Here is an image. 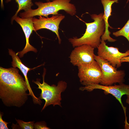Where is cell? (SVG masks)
<instances>
[{"label":"cell","mask_w":129,"mask_h":129,"mask_svg":"<svg viewBox=\"0 0 129 129\" xmlns=\"http://www.w3.org/2000/svg\"><path fill=\"white\" fill-rule=\"evenodd\" d=\"M19 71L13 67H0V98L6 106L21 107L28 100V86Z\"/></svg>","instance_id":"6da1fadb"},{"label":"cell","mask_w":129,"mask_h":129,"mask_svg":"<svg viewBox=\"0 0 129 129\" xmlns=\"http://www.w3.org/2000/svg\"><path fill=\"white\" fill-rule=\"evenodd\" d=\"M103 15V13L98 15H91V18L94 21L85 23L86 28L83 35L79 38L75 37L69 39V42L73 47L86 44L94 48H97L101 43V37L104 34L105 29Z\"/></svg>","instance_id":"7a4b0ae2"},{"label":"cell","mask_w":129,"mask_h":129,"mask_svg":"<svg viewBox=\"0 0 129 129\" xmlns=\"http://www.w3.org/2000/svg\"><path fill=\"white\" fill-rule=\"evenodd\" d=\"M71 0H53L46 3L36 2L35 3L38 6L37 8L34 10L31 9L27 11L20 13L19 16L21 18H24L36 16L47 18L50 15L59 14V11L63 10L67 13L73 16L76 13V9L75 5L70 3Z\"/></svg>","instance_id":"3957f363"},{"label":"cell","mask_w":129,"mask_h":129,"mask_svg":"<svg viewBox=\"0 0 129 129\" xmlns=\"http://www.w3.org/2000/svg\"><path fill=\"white\" fill-rule=\"evenodd\" d=\"M45 73L44 72L43 75L42 83L40 82L39 79H37L36 81H32L33 82L38 86V88L41 90L39 98L44 99L45 101L41 111L47 107L51 105H52L54 106L58 105L61 107V94L65 91L67 87L66 82L62 81H59L57 86L54 85L51 86L48 85L44 81Z\"/></svg>","instance_id":"277c9868"},{"label":"cell","mask_w":129,"mask_h":129,"mask_svg":"<svg viewBox=\"0 0 129 129\" xmlns=\"http://www.w3.org/2000/svg\"><path fill=\"white\" fill-rule=\"evenodd\" d=\"M95 59L99 65L102 71L100 84L109 86L116 83L120 84L124 82L126 74L124 70H117V68L98 55H95Z\"/></svg>","instance_id":"5b68a950"},{"label":"cell","mask_w":129,"mask_h":129,"mask_svg":"<svg viewBox=\"0 0 129 129\" xmlns=\"http://www.w3.org/2000/svg\"><path fill=\"white\" fill-rule=\"evenodd\" d=\"M95 89L103 90L105 94H111L118 101L123 108L125 114V128L129 129V123L127 121L126 114V108L124 106L121 100V98L123 95H129V85L125 84L123 83L118 85L105 86L100 84H91L79 88L80 90H86L89 91H92Z\"/></svg>","instance_id":"8992f818"},{"label":"cell","mask_w":129,"mask_h":129,"mask_svg":"<svg viewBox=\"0 0 129 129\" xmlns=\"http://www.w3.org/2000/svg\"><path fill=\"white\" fill-rule=\"evenodd\" d=\"M78 76L81 83L84 86L91 84H99L102 72L100 66L95 60L91 63L78 67Z\"/></svg>","instance_id":"52a82bcc"},{"label":"cell","mask_w":129,"mask_h":129,"mask_svg":"<svg viewBox=\"0 0 129 129\" xmlns=\"http://www.w3.org/2000/svg\"><path fill=\"white\" fill-rule=\"evenodd\" d=\"M97 48L98 55L117 68L121 66V59L129 55V49L125 53L121 52L118 48L108 46L105 41L103 40H101Z\"/></svg>","instance_id":"ba28073f"},{"label":"cell","mask_w":129,"mask_h":129,"mask_svg":"<svg viewBox=\"0 0 129 129\" xmlns=\"http://www.w3.org/2000/svg\"><path fill=\"white\" fill-rule=\"evenodd\" d=\"M94 48L86 44L76 47L70 55V62L78 67L91 63L95 60Z\"/></svg>","instance_id":"9c48e42d"},{"label":"cell","mask_w":129,"mask_h":129,"mask_svg":"<svg viewBox=\"0 0 129 129\" xmlns=\"http://www.w3.org/2000/svg\"><path fill=\"white\" fill-rule=\"evenodd\" d=\"M65 17L64 15L61 14L53 15L50 17L39 16L37 19L33 17L32 21L35 31L42 29H46L51 31L56 34L59 43L60 44L61 40L59 32V25Z\"/></svg>","instance_id":"30bf717a"},{"label":"cell","mask_w":129,"mask_h":129,"mask_svg":"<svg viewBox=\"0 0 129 129\" xmlns=\"http://www.w3.org/2000/svg\"><path fill=\"white\" fill-rule=\"evenodd\" d=\"M33 17L24 18L17 16L14 19L22 29L26 40V44L24 49L22 51L16 53L20 58L22 57L25 54L29 51H32L35 52H37L36 49L30 44L29 43V38L32 31H35L32 21Z\"/></svg>","instance_id":"8fae6325"},{"label":"cell","mask_w":129,"mask_h":129,"mask_svg":"<svg viewBox=\"0 0 129 129\" xmlns=\"http://www.w3.org/2000/svg\"><path fill=\"white\" fill-rule=\"evenodd\" d=\"M8 50L9 54L11 56L12 59V66L13 67H17L19 69L24 76L25 80L27 83L28 89V95L31 96L32 97L34 103L40 105L42 102L40 99L34 95L29 84L27 76L28 72L30 69L25 66L22 63L19 57L14 51L11 49H9Z\"/></svg>","instance_id":"7c38bea8"},{"label":"cell","mask_w":129,"mask_h":129,"mask_svg":"<svg viewBox=\"0 0 129 129\" xmlns=\"http://www.w3.org/2000/svg\"><path fill=\"white\" fill-rule=\"evenodd\" d=\"M118 0H101L104 9L103 16L105 24V29L104 34L101 37V39L103 41L107 40L108 42H114L117 40L111 37L110 35L111 32L109 31L108 28H112L109 25L108 20L109 17L111 15L112 6L115 2L118 3ZM129 0H128V1Z\"/></svg>","instance_id":"4fadbf2b"},{"label":"cell","mask_w":129,"mask_h":129,"mask_svg":"<svg viewBox=\"0 0 129 129\" xmlns=\"http://www.w3.org/2000/svg\"><path fill=\"white\" fill-rule=\"evenodd\" d=\"M11 0H6V3H8ZM18 4V9L15 14L12 17L11 19V23H13V21L17 16L19 12L22 10H24L25 11H27L31 9V7L33 5L32 0H15Z\"/></svg>","instance_id":"5bb4252c"},{"label":"cell","mask_w":129,"mask_h":129,"mask_svg":"<svg viewBox=\"0 0 129 129\" xmlns=\"http://www.w3.org/2000/svg\"><path fill=\"white\" fill-rule=\"evenodd\" d=\"M113 35L116 37L123 36L126 38L129 42V24L127 22L120 30L113 32Z\"/></svg>","instance_id":"9a60e30c"},{"label":"cell","mask_w":129,"mask_h":129,"mask_svg":"<svg viewBox=\"0 0 129 129\" xmlns=\"http://www.w3.org/2000/svg\"><path fill=\"white\" fill-rule=\"evenodd\" d=\"M16 120L21 129H34V121L25 122L20 119Z\"/></svg>","instance_id":"2e32d148"},{"label":"cell","mask_w":129,"mask_h":129,"mask_svg":"<svg viewBox=\"0 0 129 129\" xmlns=\"http://www.w3.org/2000/svg\"><path fill=\"white\" fill-rule=\"evenodd\" d=\"M34 129H49L45 122L43 121L36 122L34 123Z\"/></svg>","instance_id":"e0dca14e"},{"label":"cell","mask_w":129,"mask_h":129,"mask_svg":"<svg viewBox=\"0 0 129 129\" xmlns=\"http://www.w3.org/2000/svg\"><path fill=\"white\" fill-rule=\"evenodd\" d=\"M3 115L2 113H0V129H8L7 124L9 123L6 122L4 121L2 118Z\"/></svg>","instance_id":"ac0fdd59"},{"label":"cell","mask_w":129,"mask_h":129,"mask_svg":"<svg viewBox=\"0 0 129 129\" xmlns=\"http://www.w3.org/2000/svg\"><path fill=\"white\" fill-rule=\"evenodd\" d=\"M121 63L123 62H129V55L122 58L121 60Z\"/></svg>","instance_id":"d6986e66"},{"label":"cell","mask_w":129,"mask_h":129,"mask_svg":"<svg viewBox=\"0 0 129 129\" xmlns=\"http://www.w3.org/2000/svg\"><path fill=\"white\" fill-rule=\"evenodd\" d=\"M127 98L126 100V102L129 105V95H127Z\"/></svg>","instance_id":"ffe728a7"},{"label":"cell","mask_w":129,"mask_h":129,"mask_svg":"<svg viewBox=\"0 0 129 129\" xmlns=\"http://www.w3.org/2000/svg\"><path fill=\"white\" fill-rule=\"evenodd\" d=\"M1 8H3L4 5L3 3V0H1Z\"/></svg>","instance_id":"44dd1931"},{"label":"cell","mask_w":129,"mask_h":129,"mask_svg":"<svg viewBox=\"0 0 129 129\" xmlns=\"http://www.w3.org/2000/svg\"><path fill=\"white\" fill-rule=\"evenodd\" d=\"M47 2H49L50 1H52L53 0H46Z\"/></svg>","instance_id":"7402d4cb"},{"label":"cell","mask_w":129,"mask_h":129,"mask_svg":"<svg viewBox=\"0 0 129 129\" xmlns=\"http://www.w3.org/2000/svg\"><path fill=\"white\" fill-rule=\"evenodd\" d=\"M127 22L129 24V19L128 20V21Z\"/></svg>","instance_id":"603a6c76"},{"label":"cell","mask_w":129,"mask_h":129,"mask_svg":"<svg viewBox=\"0 0 129 129\" xmlns=\"http://www.w3.org/2000/svg\"><path fill=\"white\" fill-rule=\"evenodd\" d=\"M128 80H129V78L128 79Z\"/></svg>","instance_id":"cb8c5ba5"}]
</instances>
